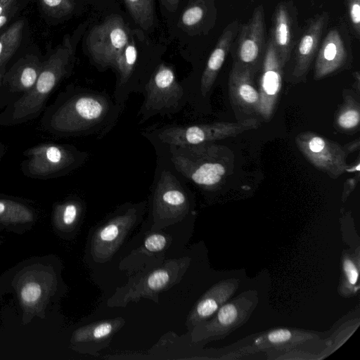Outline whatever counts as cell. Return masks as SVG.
<instances>
[{
    "instance_id": "28",
    "label": "cell",
    "mask_w": 360,
    "mask_h": 360,
    "mask_svg": "<svg viewBox=\"0 0 360 360\" xmlns=\"http://www.w3.org/2000/svg\"><path fill=\"white\" fill-rule=\"evenodd\" d=\"M32 217L33 213L27 206L15 200L0 198V220L27 221Z\"/></svg>"
},
{
    "instance_id": "12",
    "label": "cell",
    "mask_w": 360,
    "mask_h": 360,
    "mask_svg": "<svg viewBox=\"0 0 360 360\" xmlns=\"http://www.w3.org/2000/svg\"><path fill=\"white\" fill-rule=\"evenodd\" d=\"M264 9L257 6L251 18L240 24L230 51L233 63L249 68L255 73L262 63L266 47Z\"/></svg>"
},
{
    "instance_id": "17",
    "label": "cell",
    "mask_w": 360,
    "mask_h": 360,
    "mask_svg": "<svg viewBox=\"0 0 360 360\" xmlns=\"http://www.w3.org/2000/svg\"><path fill=\"white\" fill-rule=\"evenodd\" d=\"M296 141L309 161L330 176L337 177L346 170V153L338 143L311 132L301 134Z\"/></svg>"
},
{
    "instance_id": "4",
    "label": "cell",
    "mask_w": 360,
    "mask_h": 360,
    "mask_svg": "<svg viewBox=\"0 0 360 360\" xmlns=\"http://www.w3.org/2000/svg\"><path fill=\"white\" fill-rule=\"evenodd\" d=\"M156 167L149 198L151 230L183 221L193 207V196L186 181L176 171L167 158L155 151Z\"/></svg>"
},
{
    "instance_id": "14",
    "label": "cell",
    "mask_w": 360,
    "mask_h": 360,
    "mask_svg": "<svg viewBox=\"0 0 360 360\" xmlns=\"http://www.w3.org/2000/svg\"><path fill=\"white\" fill-rule=\"evenodd\" d=\"M240 25L238 20H234L224 28L198 78L184 88L187 104L195 108L207 99Z\"/></svg>"
},
{
    "instance_id": "35",
    "label": "cell",
    "mask_w": 360,
    "mask_h": 360,
    "mask_svg": "<svg viewBox=\"0 0 360 360\" xmlns=\"http://www.w3.org/2000/svg\"><path fill=\"white\" fill-rule=\"evenodd\" d=\"M41 295L40 285L36 282H27L20 290V297L24 303L32 304L36 303Z\"/></svg>"
},
{
    "instance_id": "18",
    "label": "cell",
    "mask_w": 360,
    "mask_h": 360,
    "mask_svg": "<svg viewBox=\"0 0 360 360\" xmlns=\"http://www.w3.org/2000/svg\"><path fill=\"white\" fill-rule=\"evenodd\" d=\"M298 11L293 0H284L276 6L269 38L285 67L289 62L300 31Z\"/></svg>"
},
{
    "instance_id": "37",
    "label": "cell",
    "mask_w": 360,
    "mask_h": 360,
    "mask_svg": "<svg viewBox=\"0 0 360 360\" xmlns=\"http://www.w3.org/2000/svg\"><path fill=\"white\" fill-rule=\"evenodd\" d=\"M7 146L4 143L0 142V161L6 154Z\"/></svg>"
},
{
    "instance_id": "21",
    "label": "cell",
    "mask_w": 360,
    "mask_h": 360,
    "mask_svg": "<svg viewBox=\"0 0 360 360\" xmlns=\"http://www.w3.org/2000/svg\"><path fill=\"white\" fill-rule=\"evenodd\" d=\"M239 281L230 278L211 287L196 302L188 315L186 325L189 330L199 322L210 318L233 295Z\"/></svg>"
},
{
    "instance_id": "33",
    "label": "cell",
    "mask_w": 360,
    "mask_h": 360,
    "mask_svg": "<svg viewBox=\"0 0 360 360\" xmlns=\"http://www.w3.org/2000/svg\"><path fill=\"white\" fill-rule=\"evenodd\" d=\"M347 20L351 35L360 39V0H345Z\"/></svg>"
},
{
    "instance_id": "31",
    "label": "cell",
    "mask_w": 360,
    "mask_h": 360,
    "mask_svg": "<svg viewBox=\"0 0 360 360\" xmlns=\"http://www.w3.org/2000/svg\"><path fill=\"white\" fill-rule=\"evenodd\" d=\"M360 111L359 103L351 97L347 98L344 107L337 117V124L344 130H351L359 126Z\"/></svg>"
},
{
    "instance_id": "32",
    "label": "cell",
    "mask_w": 360,
    "mask_h": 360,
    "mask_svg": "<svg viewBox=\"0 0 360 360\" xmlns=\"http://www.w3.org/2000/svg\"><path fill=\"white\" fill-rule=\"evenodd\" d=\"M30 0H0V31L28 4Z\"/></svg>"
},
{
    "instance_id": "11",
    "label": "cell",
    "mask_w": 360,
    "mask_h": 360,
    "mask_svg": "<svg viewBox=\"0 0 360 360\" xmlns=\"http://www.w3.org/2000/svg\"><path fill=\"white\" fill-rule=\"evenodd\" d=\"M129 31L122 16L110 15L89 32L86 49L101 70L113 68L115 60L129 39Z\"/></svg>"
},
{
    "instance_id": "27",
    "label": "cell",
    "mask_w": 360,
    "mask_h": 360,
    "mask_svg": "<svg viewBox=\"0 0 360 360\" xmlns=\"http://www.w3.org/2000/svg\"><path fill=\"white\" fill-rule=\"evenodd\" d=\"M342 281L340 290L345 295L355 294L359 290L358 280L359 275V261L354 255L345 254L342 258Z\"/></svg>"
},
{
    "instance_id": "36",
    "label": "cell",
    "mask_w": 360,
    "mask_h": 360,
    "mask_svg": "<svg viewBox=\"0 0 360 360\" xmlns=\"http://www.w3.org/2000/svg\"><path fill=\"white\" fill-rule=\"evenodd\" d=\"M162 6L170 12H174L177 9L180 0H160Z\"/></svg>"
},
{
    "instance_id": "5",
    "label": "cell",
    "mask_w": 360,
    "mask_h": 360,
    "mask_svg": "<svg viewBox=\"0 0 360 360\" xmlns=\"http://www.w3.org/2000/svg\"><path fill=\"white\" fill-rule=\"evenodd\" d=\"M259 122L250 118L238 122H215L193 124L154 126L142 131L152 145L188 146L215 142L256 129Z\"/></svg>"
},
{
    "instance_id": "13",
    "label": "cell",
    "mask_w": 360,
    "mask_h": 360,
    "mask_svg": "<svg viewBox=\"0 0 360 360\" xmlns=\"http://www.w3.org/2000/svg\"><path fill=\"white\" fill-rule=\"evenodd\" d=\"M351 37L345 19L327 31L314 58V79H320L349 68L353 59Z\"/></svg>"
},
{
    "instance_id": "8",
    "label": "cell",
    "mask_w": 360,
    "mask_h": 360,
    "mask_svg": "<svg viewBox=\"0 0 360 360\" xmlns=\"http://www.w3.org/2000/svg\"><path fill=\"white\" fill-rule=\"evenodd\" d=\"M143 101L137 114L139 124L160 115H173L187 104L184 90L171 65L160 63L144 86Z\"/></svg>"
},
{
    "instance_id": "2",
    "label": "cell",
    "mask_w": 360,
    "mask_h": 360,
    "mask_svg": "<svg viewBox=\"0 0 360 360\" xmlns=\"http://www.w3.org/2000/svg\"><path fill=\"white\" fill-rule=\"evenodd\" d=\"M82 29H77L72 36L65 35L61 44L44 59L34 86L0 112V127L20 124L41 115L50 96L73 70L76 46Z\"/></svg>"
},
{
    "instance_id": "7",
    "label": "cell",
    "mask_w": 360,
    "mask_h": 360,
    "mask_svg": "<svg viewBox=\"0 0 360 360\" xmlns=\"http://www.w3.org/2000/svg\"><path fill=\"white\" fill-rule=\"evenodd\" d=\"M190 259L183 257L167 260L153 270L134 276L118 288L108 300L109 307H125L129 302L141 298L158 302L159 294L179 283L189 266Z\"/></svg>"
},
{
    "instance_id": "29",
    "label": "cell",
    "mask_w": 360,
    "mask_h": 360,
    "mask_svg": "<svg viewBox=\"0 0 360 360\" xmlns=\"http://www.w3.org/2000/svg\"><path fill=\"white\" fill-rule=\"evenodd\" d=\"M39 7L44 16L50 19L65 18L75 10V0H37Z\"/></svg>"
},
{
    "instance_id": "38",
    "label": "cell",
    "mask_w": 360,
    "mask_h": 360,
    "mask_svg": "<svg viewBox=\"0 0 360 360\" xmlns=\"http://www.w3.org/2000/svg\"><path fill=\"white\" fill-rule=\"evenodd\" d=\"M6 70V66H4V67H2L1 68H0V86L1 84L2 77H3V75H4Z\"/></svg>"
},
{
    "instance_id": "16",
    "label": "cell",
    "mask_w": 360,
    "mask_h": 360,
    "mask_svg": "<svg viewBox=\"0 0 360 360\" xmlns=\"http://www.w3.org/2000/svg\"><path fill=\"white\" fill-rule=\"evenodd\" d=\"M43 61L38 53H27L6 70L0 86L1 107L15 101L34 86Z\"/></svg>"
},
{
    "instance_id": "30",
    "label": "cell",
    "mask_w": 360,
    "mask_h": 360,
    "mask_svg": "<svg viewBox=\"0 0 360 360\" xmlns=\"http://www.w3.org/2000/svg\"><path fill=\"white\" fill-rule=\"evenodd\" d=\"M84 205L79 198H72L56 206V214L65 226H72L79 219Z\"/></svg>"
},
{
    "instance_id": "1",
    "label": "cell",
    "mask_w": 360,
    "mask_h": 360,
    "mask_svg": "<svg viewBox=\"0 0 360 360\" xmlns=\"http://www.w3.org/2000/svg\"><path fill=\"white\" fill-rule=\"evenodd\" d=\"M125 105L105 91L68 85L41 114L42 131L58 137L105 136L117 124Z\"/></svg>"
},
{
    "instance_id": "22",
    "label": "cell",
    "mask_w": 360,
    "mask_h": 360,
    "mask_svg": "<svg viewBox=\"0 0 360 360\" xmlns=\"http://www.w3.org/2000/svg\"><path fill=\"white\" fill-rule=\"evenodd\" d=\"M217 0H191L180 15L177 26L191 36L204 35L214 27Z\"/></svg>"
},
{
    "instance_id": "24",
    "label": "cell",
    "mask_w": 360,
    "mask_h": 360,
    "mask_svg": "<svg viewBox=\"0 0 360 360\" xmlns=\"http://www.w3.org/2000/svg\"><path fill=\"white\" fill-rule=\"evenodd\" d=\"M314 337V335L307 332L277 328L255 340V345L259 348L284 349L305 342Z\"/></svg>"
},
{
    "instance_id": "20",
    "label": "cell",
    "mask_w": 360,
    "mask_h": 360,
    "mask_svg": "<svg viewBox=\"0 0 360 360\" xmlns=\"http://www.w3.org/2000/svg\"><path fill=\"white\" fill-rule=\"evenodd\" d=\"M125 323L122 317L96 321L82 326L75 331L72 342L85 354L96 356L106 347L113 335Z\"/></svg>"
},
{
    "instance_id": "3",
    "label": "cell",
    "mask_w": 360,
    "mask_h": 360,
    "mask_svg": "<svg viewBox=\"0 0 360 360\" xmlns=\"http://www.w3.org/2000/svg\"><path fill=\"white\" fill-rule=\"evenodd\" d=\"M186 181L205 192L217 191L228 175L227 148L214 142L188 146L153 145Z\"/></svg>"
},
{
    "instance_id": "15",
    "label": "cell",
    "mask_w": 360,
    "mask_h": 360,
    "mask_svg": "<svg viewBox=\"0 0 360 360\" xmlns=\"http://www.w3.org/2000/svg\"><path fill=\"white\" fill-rule=\"evenodd\" d=\"M328 22V13L323 11L307 20L305 24L300 27L289 60L292 61L291 77L294 81L299 82L305 79Z\"/></svg>"
},
{
    "instance_id": "23",
    "label": "cell",
    "mask_w": 360,
    "mask_h": 360,
    "mask_svg": "<svg viewBox=\"0 0 360 360\" xmlns=\"http://www.w3.org/2000/svg\"><path fill=\"white\" fill-rule=\"evenodd\" d=\"M253 74L249 68L233 63L229 75V90L234 103L245 110L259 111V95L253 84Z\"/></svg>"
},
{
    "instance_id": "10",
    "label": "cell",
    "mask_w": 360,
    "mask_h": 360,
    "mask_svg": "<svg viewBox=\"0 0 360 360\" xmlns=\"http://www.w3.org/2000/svg\"><path fill=\"white\" fill-rule=\"evenodd\" d=\"M258 302L255 292H245L224 303L210 319L197 323L190 331L191 342L200 343L220 338L243 325Z\"/></svg>"
},
{
    "instance_id": "26",
    "label": "cell",
    "mask_w": 360,
    "mask_h": 360,
    "mask_svg": "<svg viewBox=\"0 0 360 360\" xmlns=\"http://www.w3.org/2000/svg\"><path fill=\"white\" fill-rule=\"evenodd\" d=\"M135 22L142 29H150L155 21V7L154 0H124Z\"/></svg>"
},
{
    "instance_id": "9",
    "label": "cell",
    "mask_w": 360,
    "mask_h": 360,
    "mask_svg": "<svg viewBox=\"0 0 360 360\" xmlns=\"http://www.w3.org/2000/svg\"><path fill=\"white\" fill-rule=\"evenodd\" d=\"M146 206V200L122 205L95 231L90 252L96 262L103 263L112 257L131 229L142 219Z\"/></svg>"
},
{
    "instance_id": "25",
    "label": "cell",
    "mask_w": 360,
    "mask_h": 360,
    "mask_svg": "<svg viewBox=\"0 0 360 360\" xmlns=\"http://www.w3.org/2000/svg\"><path fill=\"white\" fill-rule=\"evenodd\" d=\"M25 22L16 20L0 34V68L6 66L22 41Z\"/></svg>"
},
{
    "instance_id": "6",
    "label": "cell",
    "mask_w": 360,
    "mask_h": 360,
    "mask_svg": "<svg viewBox=\"0 0 360 360\" xmlns=\"http://www.w3.org/2000/svg\"><path fill=\"white\" fill-rule=\"evenodd\" d=\"M20 163L22 173L34 179L47 180L66 176L82 167L89 153L69 143L44 142L27 148Z\"/></svg>"
},
{
    "instance_id": "19",
    "label": "cell",
    "mask_w": 360,
    "mask_h": 360,
    "mask_svg": "<svg viewBox=\"0 0 360 360\" xmlns=\"http://www.w3.org/2000/svg\"><path fill=\"white\" fill-rule=\"evenodd\" d=\"M262 65L259 112L264 117L269 118L272 115L281 89L284 68L269 37Z\"/></svg>"
},
{
    "instance_id": "34",
    "label": "cell",
    "mask_w": 360,
    "mask_h": 360,
    "mask_svg": "<svg viewBox=\"0 0 360 360\" xmlns=\"http://www.w3.org/2000/svg\"><path fill=\"white\" fill-rule=\"evenodd\" d=\"M168 243L167 237L160 233H153L148 235L144 240L143 248L149 254L160 253L167 246Z\"/></svg>"
}]
</instances>
